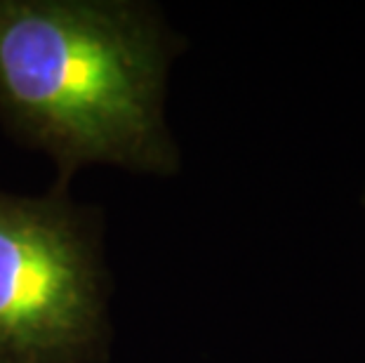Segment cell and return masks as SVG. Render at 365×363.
I'll return each instance as SVG.
<instances>
[{"mask_svg":"<svg viewBox=\"0 0 365 363\" xmlns=\"http://www.w3.org/2000/svg\"><path fill=\"white\" fill-rule=\"evenodd\" d=\"M108 302L102 215L68 189L0 191V363H106Z\"/></svg>","mask_w":365,"mask_h":363,"instance_id":"obj_2","label":"cell"},{"mask_svg":"<svg viewBox=\"0 0 365 363\" xmlns=\"http://www.w3.org/2000/svg\"><path fill=\"white\" fill-rule=\"evenodd\" d=\"M182 50L151 3L0 0V126L48 153L59 189L97 163L173 177L165 92Z\"/></svg>","mask_w":365,"mask_h":363,"instance_id":"obj_1","label":"cell"}]
</instances>
